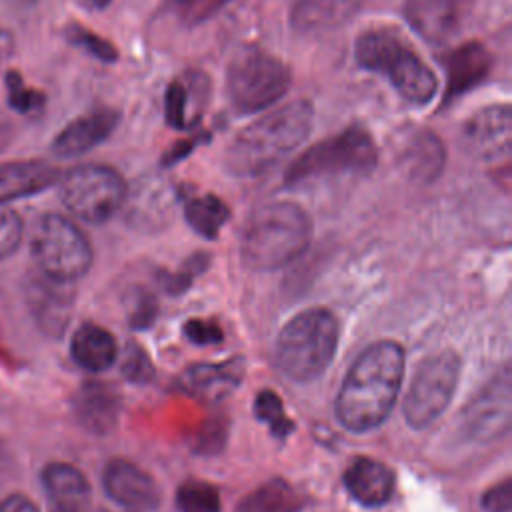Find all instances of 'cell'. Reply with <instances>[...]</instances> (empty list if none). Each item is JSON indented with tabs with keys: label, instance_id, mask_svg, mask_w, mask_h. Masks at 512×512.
Masks as SVG:
<instances>
[{
	"label": "cell",
	"instance_id": "6da1fadb",
	"mask_svg": "<svg viewBox=\"0 0 512 512\" xmlns=\"http://www.w3.org/2000/svg\"><path fill=\"white\" fill-rule=\"evenodd\" d=\"M404 376V350L392 340L366 348L350 366L338 398L336 416L346 430L366 432L392 412Z\"/></svg>",
	"mask_w": 512,
	"mask_h": 512
},
{
	"label": "cell",
	"instance_id": "7a4b0ae2",
	"mask_svg": "<svg viewBox=\"0 0 512 512\" xmlns=\"http://www.w3.org/2000/svg\"><path fill=\"white\" fill-rule=\"evenodd\" d=\"M314 108L308 100L288 102L238 132L224 152L234 176H260L296 150L312 132Z\"/></svg>",
	"mask_w": 512,
	"mask_h": 512
},
{
	"label": "cell",
	"instance_id": "3957f363",
	"mask_svg": "<svg viewBox=\"0 0 512 512\" xmlns=\"http://www.w3.org/2000/svg\"><path fill=\"white\" fill-rule=\"evenodd\" d=\"M312 222L294 202H270L256 208L240 236L242 260L256 270H276L296 260L310 242Z\"/></svg>",
	"mask_w": 512,
	"mask_h": 512
},
{
	"label": "cell",
	"instance_id": "277c9868",
	"mask_svg": "<svg viewBox=\"0 0 512 512\" xmlns=\"http://www.w3.org/2000/svg\"><path fill=\"white\" fill-rule=\"evenodd\" d=\"M354 58L360 68L386 76L392 88L414 106L428 104L438 90L436 74L390 26L362 30L354 42Z\"/></svg>",
	"mask_w": 512,
	"mask_h": 512
},
{
	"label": "cell",
	"instance_id": "5b68a950",
	"mask_svg": "<svg viewBox=\"0 0 512 512\" xmlns=\"http://www.w3.org/2000/svg\"><path fill=\"white\" fill-rule=\"evenodd\" d=\"M338 348V324L326 308H308L292 316L278 334L276 366L294 382L324 374Z\"/></svg>",
	"mask_w": 512,
	"mask_h": 512
},
{
	"label": "cell",
	"instance_id": "8992f818",
	"mask_svg": "<svg viewBox=\"0 0 512 512\" xmlns=\"http://www.w3.org/2000/svg\"><path fill=\"white\" fill-rule=\"evenodd\" d=\"M378 162V150L370 132L348 126L304 150L286 170V186H302L342 174H368Z\"/></svg>",
	"mask_w": 512,
	"mask_h": 512
},
{
	"label": "cell",
	"instance_id": "52a82bcc",
	"mask_svg": "<svg viewBox=\"0 0 512 512\" xmlns=\"http://www.w3.org/2000/svg\"><path fill=\"white\" fill-rule=\"evenodd\" d=\"M290 88V68L260 46H242L226 68V92L240 114L260 112Z\"/></svg>",
	"mask_w": 512,
	"mask_h": 512
},
{
	"label": "cell",
	"instance_id": "ba28073f",
	"mask_svg": "<svg viewBox=\"0 0 512 512\" xmlns=\"http://www.w3.org/2000/svg\"><path fill=\"white\" fill-rule=\"evenodd\" d=\"M32 256L40 274L72 284L92 266V246L84 232L60 214H44L32 234Z\"/></svg>",
	"mask_w": 512,
	"mask_h": 512
},
{
	"label": "cell",
	"instance_id": "9c48e42d",
	"mask_svg": "<svg viewBox=\"0 0 512 512\" xmlns=\"http://www.w3.org/2000/svg\"><path fill=\"white\" fill-rule=\"evenodd\" d=\"M58 192L70 214L90 224H102L124 204L126 184L110 166L82 164L60 176Z\"/></svg>",
	"mask_w": 512,
	"mask_h": 512
},
{
	"label": "cell",
	"instance_id": "30bf717a",
	"mask_svg": "<svg viewBox=\"0 0 512 512\" xmlns=\"http://www.w3.org/2000/svg\"><path fill=\"white\" fill-rule=\"evenodd\" d=\"M460 378V358L452 350L420 362L404 398V418L412 428H426L450 404Z\"/></svg>",
	"mask_w": 512,
	"mask_h": 512
},
{
	"label": "cell",
	"instance_id": "8fae6325",
	"mask_svg": "<svg viewBox=\"0 0 512 512\" xmlns=\"http://www.w3.org/2000/svg\"><path fill=\"white\" fill-rule=\"evenodd\" d=\"M462 148L476 160L508 158L512 148V112L508 104H488L476 110L460 128Z\"/></svg>",
	"mask_w": 512,
	"mask_h": 512
},
{
	"label": "cell",
	"instance_id": "7c38bea8",
	"mask_svg": "<svg viewBox=\"0 0 512 512\" xmlns=\"http://www.w3.org/2000/svg\"><path fill=\"white\" fill-rule=\"evenodd\" d=\"M510 374L504 368L466 406L462 414L464 432L474 440H492L510 426Z\"/></svg>",
	"mask_w": 512,
	"mask_h": 512
},
{
	"label": "cell",
	"instance_id": "4fadbf2b",
	"mask_svg": "<svg viewBox=\"0 0 512 512\" xmlns=\"http://www.w3.org/2000/svg\"><path fill=\"white\" fill-rule=\"evenodd\" d=\"M106 494L120 506L134 510H154L160 504V488L156 480L124 458H114L102 474Z\"/></svg>",
	"mask_w": 512,
	"mask_h": 512
},
{
	"label": "cell",
	"instance_id": "5bb4252c",
	"mask_svg": "<svg viewBox=\"0 0 512 512\" xmlns=\"http://www.w3.org/2000/svg\"><path fill=\"white\" fill-rule=\"evenodd\" d=\"M68 286L70 284L52 280L44 274L30 276L26 284V304L30 314L36 324L52 336H60L72 316L74 298Z\"/></svg>",
	"mask_w": 512,
	"mask_h": 512
},
{
	"label": "cell",
	"instance_id": "9a60e30c",
	"mask_svg": "<svg viewBox=\"0 0 512 512\" xmlns=\"http://www.w3.org/2000/svg\"><path fill=\"white\" fill-rule=\"evenodd\" d=\"M210 96V78L198 70H188L176 76L164 94L166 122L176 130L196 126L206 110Z\"/></svg>",
	"mask_w": 512,
	"mask_h": 512
},
{
	"label": "cell",
	"instance_id": "2e32d148",
	"mask_svg": "<svg viewBox=\"0 0 512 512\" xmlns=\"http://www.w3.org/2000/svg\"><path fill=\"white\" fill-rule=\"evenodd\" d=\"M120 114L112 108H98L68 122L52 140V152L58 158H74L102 144L118 126Z\"/></svg>",
	"mask_w": 512,
	"mask_h": 512
},
{
	"label": "cell",
	"instance_id": "e0dca14e",
	"mask_svg": "<svg viewBox=\"0 0 512 512\" xmlns=\"http://www.w3.org/2000/svg\"><path fill=\"white\" fill-rule=\"evenodd\" d=\"M122 400L114 386L98 380L84 382L72 396L76 422L92 434H108L120 416Z\"/></svg>",
	"mask_w": 512,
	"mask_h": 512
},
{
	"label": "cell",
	"instance_id": "ac0fdd59",
	"mask_svg": "<svg viewBox=\"0 0 512 512\" xmlns=\"http://www.w3.org/2000/svg\"><path fill=\"white\" fill-rule=\"evenodd\" d=\"M446 90L444 100L450 102L472 88L480 86L492 70V54L480 42H466L454 48L446 58Z\"/></svg>",
	"mask_w": 512,
	"mask_h": 512
},
{
	"label": "cell",
	"instance_id": "d6986e66",
	"mask_svg": "<svg viewBox=\"0 0 512 512\" xmlns=\"http://www.w3.org/2000/svg\"><path fill=\"white\" fill-rule=\"evenodd\" d=\"M242 358H230L216 364H194L180 376V386L190 396L204 402H220L242 382Z\"/></svg>",
	"mask_w": 512,
	"mask_h": 512
},
{
	"label": "cell",
	"instance_id": "ffe728a7",
	"mask_svg": "<svg viewBox=\"0 0 512 512\" xmlns=\"http://www.w3.org/2000/svg\"><path fill=\"white\" fill-rule=\"evenodd\" d=\"M60 180V170L44 160H16L0 164V206L34 196Z\"/></svg>",
	"mask_w": 512,
	"mask_h": 512
},
{
	"label": "cell",
	"instance_id": "44dd1931",
	"mask_svg": "<svg viewBox=\"0 0 512 512\" xmlns=\"http://www.w3.org/2000/svg\"><path fill=\"white\" fill-rule=\"evenodd\" d=\"M398 160L412 180L432 182L446 164V150L434 132L416 128L402 140Z\"/></svg>",
	"mask_w": 512,
	"mask_h": 512
},
{
	"label": "cell",
	"instance_id": "7402d4cb",
	"mask_svg": "<svg viewBox=\"0 0 512 512\" xmlns=\"http://www.w3.org/2000/svg\"><path fill=\"white\" fill-rule=\"evenodd\" d=\"M368 0H296L290 8V24L298 32H328L346 24Z\"/></svg>",
	"mask_w": 512,
	"mask_h": 512
},
{
	"label": "cell",
	"instance_id": "603a6c76",
	"mask_svg": "<svg viewBox=\"0 0 512 512\" xmlns=\"http://www.w3.org/2000/svg\"><path fill=\"white\" fill-rule=\"evenodd\" d=\"M394 472L372 458H356L344 472V484L350 496L362 506H380L394 492Z\"/></svg>",
	"mask_w": 512,
	"mask_h": 512
},
{
	"label": "cell",
	"instance_id": "cb8c5ba5",
	"mask_svg": "<svg viewBox=\"0 0 512 512\" xmlns=\"http://www.w3.org/2000/svg\"><path fill=\"white\" fill-rule=\"evenodd\" d=\"M404 16L412 30L430 44L446 42L458 24L454 0H406Z\"/></svg>",
	"mask_w": 512,
	"mask_h": 512
},
{
	"label": "cell",
	"instance_id": "d4e9b609",
	"mask_svg": "<svg viewBox=\"0 0 512 512\" xmlns=\"http://www.w3.org/2000/svg\"><path fill=\"white\" fill-rule=\"evenodd\" d=\"M42 484L58 512H84L90 502V484L72 464L50 462L42 470Z\"/></svg>",
	"mask_w": 512,
	"mask_h": 512
},
{
	"label": "cell",
	"instance_id": "484cf974",
	"mask_svg": "<svg viewBox=\"0 0 512 512\" xmlns=\"http://www.w3.org/2000/svg\"><path fill=\"white\" fill-rule=\"evenodd\" d=\"M118 354V346L114 336L92 322L76 328L70 340V356L72 360L88 370V372H104L108 370Z\"/></svg>",
	"mask_w": 512,
	"mask_h": 512
},
{
	"label": "cell",
	"instance_id": "4316f807",
	"mask_svg": "<svg viewBox=\"0 0 512 512\" xmlns=\"http://www.w3.org/2000/svg\"><path fill=\"white\" fill-rule=\"evenodd\" d=\"M184 216L194 232L204 238H216L220 228L228 222L230 210L218 196L202 194L186 200Z\"/></svg>",
	"mask_w": 512,
	"mask_h": 512
},
{
	"label": "cell",
	"instance_id": "83f0119b",
	"mask_svg": "<svg viewBox=\"0 0 512 512\" xmlns=\"http://www.w3.org/2000/svg\"><path fill=\"white\" fill-rule=\"evenodd\" d=\"M302 506V496L280 478L262 484L244 502L248 512H300Z\"/></svg>",
	"mask_w": 512,
	"mask_h": 512
},
{
	"label": "cell",
	"instance_id": "f1b7e54d",
	"mask_svg": "<svg viewBox=\"0 0 512 512\" xmlns=\"http://www.w3.org/2000/svg\"><path fill=\"white\" fill-rule=\"evenodd\" d=\"M254 416L264 422L276 438H286L294 424L284 412V404L274 390H262L254 400Z\"/></svg>",
	"mask_w": 512,
	"mask_h": 512
},
{
	"label": "cell",
	"instance_id": "f546056e",
	"mask_svg": "<svg viewBox=\"0 0 512 512\" xmlns=\"http://www.w3.org/2000/svg\"><path fill=\"white\" fill-rule=\"evenodd\" d=\"M176 504L182 512H220V494L208 482L190 480L178 488Z\"/></svg>",
	"mask_w": 512,
	"mask_h": 512
},
{
	"label": "cell",
	"instance_id": "4dcf8cb0",
	"mask_svg": "<svg viewBox=\"0 0 512 512\" xmlns=\"http://www.w3.org/2000/svg\"><path fill=\"white\" fill-rule=\"evenodd\" d=\"M66 38L70 44H74L76 48L84 50L86 54H90L92 58H96L100 62L110 64V62H116V58H118L116 48L106 38L98 36L96 32H92L80 24H70L66 28Z\"/></svg>",
	"mask_w": 512,
	"mask_h": 512
},
{
	"label": "cell",
	"instance_id": "1f68e13d",
	"mask_svg": "<svg viewBox=\"0 0 512 512\" xmlns=\"http://www.w3.org/2000/svg\"><path fill=\"white\" fill-rule=\"evenodd\" d=\"M6 100L10 104L12 110H16L18 114H30V112H38L42 108V94L32 90L30 86H26V82L22 80V76L18 72H8L6 74Z\"/></svg>",
	"mask_w": 512,
	"mask_h": 512
},
{
	"label": "cell",
	"instance_id": "d6a6232c",
	"mask_svg": "<svg viewBox=\"0 0 512 512\" xmlns=\"http://www.w3.org/2000/svg\"><path fill=\"white\" fill-rule=\"evenodd\" d=\"M24 236V224L18 212L12 208H6V204L0 206V260H6L12 256Z\"/></svg>",
	"mask_w": 512,
	"mask_h": 512
},
{
	"label": "cell",
	"instance_id": "836d02e7",
	"mask_svg": "<svg viewBox=\"0 0 512 512\" xmlns=\"http://www.w3.org/2000/svg\"><path fill=\"white\" fill-rule=\"evenodd\" d=\"M230 0H168L170 8L188 24H198L212 18Z\"/></svg>",
	"mask_w": 512,
	"mask_h": 512
},
{
	"label": "cell",
	"instance_id": "e575fe53",
	"mask_svg": "<svg viewBox=\"0 0 512 512\" xmlns=\"http://www.w3.org/2000/svg\"><path fill=\"white\" fill-rule=\"evenodd\" d=\"M122 374H124L126 380H130L134 384H144L154 374V368H152V362H150L148 354L134 342L130 346H126V350H124Z\"/></svg>",
	"mask_w": 512,
	"mask_h": 512
},
{
	"label": "cell",
	"instance_id": "d590c367",
	"mask_svg": "<svg viewBox=\"0 0 512 512\" xmlns=\"http://www.w3.org/2000/svg\"><path fill=\"white\" fill-rule=\"evenodd\" d=\"M184 334L196 346H212L224 338L220 326L214 320H206V318L188 320L184 324Z\"/></svg>",
	"mask_w": 512,
	"mask_h": 512
},
{
	"label": "cell",
	"instance_id": "8d00e7d4",
	"mask_svg": "<svg viewBox=\"0 0 512 512\" xmlns=\"http://www.w3.org/2000/svg\"><path fill=\"white\" fill-rule=\"evenodd\" d=\"M512 488L508 480H502L500 484L492 486L482 496V508L486 512H510L512 508Z\"/></svg>",
	"mask_w": 512,
	"mask_h": 512
},
{
	"label": "cell",
	"instance_id": "74e56055",
	"mask_svg": "<svg viewBox=\"0 0 512 512\" xmlns=\"http://www.w3.org/2000/svg\"><path fill=\"white\" fill-rule=\"evenodd\" d=\"M154 314H156V304L152 302L150 296H142L140 302H138V306L134 308V312H132V316H130V322H132V326H136V328H146V326H150V322L154 320Z\"/></svg>",
	"mask_w": 512,
	"mask_h": 512
},
{
	"label": "cell",
	"instance_id": "f35d334b",
	"mask_svg": "<svg viewBox=\"0 0 512 512\" xmlns=\"http://www.w3.org/2000/svg\"><path fill=\"white\" fill-rule=\"evenodd\" d=\"M0 512H38V508L24 494H10L0 500Z\"/></svg>",
	"mask_w": 512,
	"mask_h": 512
},
{
	"label": "cell",
	"instance_id": "ab89813d",
	"mask_svg": "<svg viewBox=\"0 0 512 512\" xmlns=\"http://www.w3.org/2000/svg\"><path fill=\"white\" fill-rule=\"evenodd\" d=\"M88 2H90L94 8H106L112 0H88Z\"/></svg>",
	"mask_w": 512,
	"mask_h": 512
},
{
	"label": "cell",
	"instance_id": "60d3db41",
	"mask_svg": "<svg viewBox=\"0 0 512 512\" xmlns=\"http://www.w3.org/2000/svg\"><path fill=\"white\" fill-rule=\"evenodd\" d=\"M14 2H18V4H24V6H28V4H34V2H38V0H14Z\"/></svg>",
	"mask_w": 512,
	"mask_h": 512
},
{
	"label": "cell",
	"instance_id": "b9f144b4",
	"mask_svg": "<svg viewBox=\"0 0 512 512\" xmlns=\"http://www.w3.org/2000/svg\"><path fill=\"white\" fill-rule=\"evenodd\" d=\"M96 512H104V510H96Z\"/></svg>",
	"mask_w": 512,
	"mask_h": 512
}]
</instances>
